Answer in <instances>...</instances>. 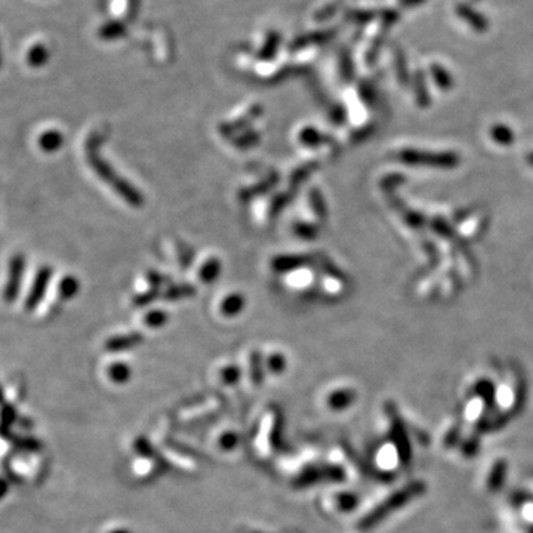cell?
Here are the masks:
<instances>
[{"label":"cell","instance_id":"4","mask_svg":"<svg viewBox=\"0 0 533 533\" xmlns=\"http://www.w3.org/2000/svg\"><path fill=\"white\" fill-rule=\"evenodd\" d=\"M18 418L17 408L12 404H8L2 397V390H0V434L6 432L8 427H11L15 424Z\"/></svg>","mask_w":533,"mask_h":533},{"label":"cell","instance_id":"8","mask_svg":"<svg viewBox=\"0 0 533 533\" xmlns=\"http://www.w3.org/2000/svg\"><path fill=\"white\" fill-rule=\"evenodd\" d=\"M8 492H9V480L5 476V472L0 471V501L6 497Z\"/></svg>","mask_w":533,"mask_h":533},{"label":"cell","instance_id":"7","mask_svg":"<svg viewBox=\"0 0 533 533\" xmlns=\"http://www.w3.org/2000/svg\"><path fill=\"white\" fill-rule=\"evenodd\" d=\"M41 145L46 151H54L61 145V135H58L56 132H48L41 138Z\"/></svg>","mask_w":533,"mask_h":533},{"label":"cell","instance_id":"9","mask_svg":"<svg viewBox=\"0 0 533 533\" xmlns=\"http://www.w3.org/2000/svg\"><path fill=\"white\" fill-rule=\"evenodd\" d=\"M0 63H2V59H0Z\"/></svg>","mask_w":533,"mask_h":533},{"label":"cell","instance_id":"1","mask_svg":"<svg viewBox=\"0 0 533 533\" xmlns=\"http://www.w3.org/2000/svg\"><path fill=\"white\" fill-rule=\"evenodd\" d=\"M9 471L19 480L34 481L43 471V458L39 452L17 450L15 455L9 458Z\"/></svg>","mask_w":533,"mask_h":533},{"label":"cell","instance_id":"6","mask_svg":"<svg viewBox=\"0 0 533 533\" xmlns=\"http://www.w3.org/2000/svg\"><path fill=\"white\" fill-rule=\"evenodd\" d=\"M519 517L521 520L520 523L529 529H533V501H525L520 503Z\"/></svg>","mask_w":533,"mask_h":533},{"label":"cell","instance_id":"5","mask_svg":"<svg viewBox=\"0 0 533 533\" xmlns=\"http://www.w3.org/2000/svg\"><path fill=\"white\" fill-rule=\"evenodd\" d=\"M48 58H49L48 48L41 42H36L34 45L30 46V49L27 51V63L32 67L43 65L48 61Z\"/></svg>","mask_w":533,"mask_h":533},{"label":"cell","instance_id":"3","mask_svg":"<svg viewBox=\"0 0 533 533\" xmlns=\"http://www.w3.org/2000/svg\"><path fill=\"white\" fill-rule=\"evenodd\" d=\"M49 275H51V271H49L48 269H43V270L39 271L37 278L34 280V284H33V289L30 291V295H28L27 310H33L34 305L42 300V296H43L45 289H46L48 280H49Z\"/></svg>","mask_w":533,"mask_h":533},{"label":"cell","instance_id":"2","mask_svg":"<svg viewBox=\"0 0 533 533\" xmlns=\"http://www.w3.org/2000/svg\"><path fill=\"white\" fill-rule=\"evenodd\" d=\"M23 269H24V261L21 256H15L11 262V270H9V279L5 288V300L6 301H14L18 288H19V280H21L23 275Z\"/></svg>","mask_w":533,"mask_h":533}]
</instances>
